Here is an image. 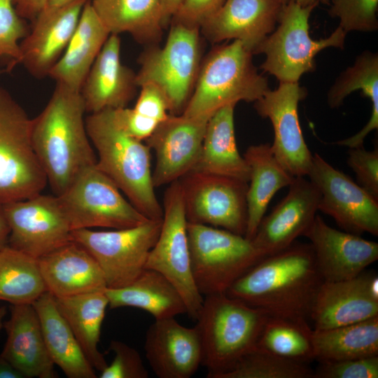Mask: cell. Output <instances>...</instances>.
Instances as JSON below:
<instances>
[{
  "label": "cell",
  "mask_w": 378,
  "mask_h": 378,
  "mask_svg": "<svg viewBox=\"0 0 378 378\" xmlns=\"http://www.w3.org/2000/svg\"><path fill=\"white\" fill-rule=\"evenodd\" d=\"M378 0H332L329 14L340 20L346 32L373 31L378 28Z\"/></svg>",
  "instance_id": "cell-40"
},
{
  "label": "cell",
  "mask_w": 378,
  "mask_h": 378,
  "mask_svg": "<svg viewBox=\"0 0 378 378\" xmlns=\"http://www.w3.org/2000/svg\"><path fill=\"white\" fill-rule=\"evenodd\" d=\"M25 111L0 88V202L38 195L48 183L31 140Z\"/></svg>",
  "instance_id": "cell-9"
},
{
  "label": "cell",
  "mask_w": 378,
  "mask_h": 378,
  "mask_svg": "<svg viewBox=\"0 0 378 378\" xmlns=\"http://www.w3.org/2000/svg\"><path fill=\"white\" fill-rule=\"evenodd\" d=\"M378 316V276L363 271L342 281H323L311 315L314 330L349 325Z\"/></svg>",
  "instance_id": "cell-18"
},
{
  "label": "cell",
  "mask_w": 378,
  "mask_h": 378,
  "mask_svg": "<svg viewBox=\"0 0 378 378\" xmlns=\"http://www.w3.org/2000/svg\"><path fill=\"white\" fill-rule=\"evenodd\" d=\"M279 83L276 90L270 89L256 100L254 108L272 122L274 139L270 145L280 163L293 176H307L313 155L302 134L298 107L307 92L298 83Z\"/></svg>",
  "instance_id": "cell-16"
},
{
  "label": "cell",
  "mask_w": 378,
  "mask_h": 378,
  "mask_svg": "<svg viewBox=\"0 0 378 378\" xmlns=\"http://www.w3.org/2000/svg\"><path fill=\"white\" fill-rule=\"evenodd\" d=\"M6 307H4V306L1 307H0V331H1V328L4 327L3 320H4V318L6 316Z\"/></svg>",
  "instance_id": "cell-53"
},
{
  "label": "cell",
  "mask_w": 378,
  "mask_h": 378,
  "mask_svg": "<svg viewBox=\"0 0 378 378\" xmlns=\"http://www.w3.org/2000/svg\"><path fill=\"white\" fill-rule=\"evenodd\" d=\"M85 121L97 152V167L144 216L162 219L163 209L155 192L150 148L126 134L115 122L111 109L90 113Z\"/></svg>",
  "instance_id": "cell-3"
},
{
  "label": "cell",
  "mask_w": 378,
  "mask_h": 378,
  "mask_svg": "<svg viewBox=\"0 0 378 378\" xmlns=\"http://www.w3.org/2000/svg\"><path fill=\"white\" fill-rule=\"evenodd\" d=\"M282 4L286 5L289 0H279Z\"/></svg>",
  "instance_id": "cell-54"
},
{
  "label": "cell",
  "mask_w": 378,
  "mask_h": 378,
  "mask_svg": "<svg viewBox=\"0 0 378 378\" xmlns=\"http://www.w3.org/2000/svg\"><path fill=\"white\" fill-rule=\"evenodd\" d=\"M225 0H183L172 20L183 24L200 27L213 15Z\"/></svg>",
  "instance_id": "cell-46"
},
{
  "label": "cell",
  "mask_w": 378,
  "mask_h": 378,
  "mask_svg": "<svg viewBox=\"0 0 378 378\" xmlns=\"http://www.w3.org/2000/svg\"><path fill=\"white\" fill-rule=\"evenodd\" d=\"M48 0H13L17 13L32 22L46 8Z\"/></svg>",
  "instance_id": "cell-47"
},
{
  "label": "cell",
  "mask_w": 378,
  "mask_h": 378,
  "mask_svg": "<svg viewBox=\"0 0 378 378\" xmlns=\"http://www.w3.org/2000/svg\"><path fill=\"white\" fill-rule=\"evenodd\" d=\"M25 20L16 12L13 0H0V62L11 71L20 64V40L29 33Z\"/></svg>",
  "instance_id": "cell-39"
},
{
  "label": "cell",
  "mask_w": 378,
  "mask_h": 378,
  "mask_svg": "<svg viewBox=\"0 0 378 378\" xmlns=\"http://www.w3.org/2000/svg\"><path fill=\"white\" fill-rule=\"evenodd\" d=\"M357 90L363 91L372 102L371 116L368 122L352 136L336 144L349 148L363 146L367 135L378 128V55L365 51L358 56L354 64L338 77L328 94V103L331 108L341 106L344 99Z\"/></svg>",
  "instance_id": "cell-35"
},
{
  "label": "cell",
  "mask_w": 378,
  "mask_h": 378,
  "mask_svg": "<svg viewBox=\"0 0 378 378\" xmlns=\"http://www.w3.org/2000/svg\"><path fill=\"white\" fill-rule=\"evenodd\" d=\"M346 162L354 172L357 183L378 200V148H350Z\"/></svg>",
  "instance_id": "cell-43"
},
{
  "label": "cell",
  "mask_w": 378,
  "mask_h": 378,
  "mask_svg": "<svg viewBox=\"0 0 378 378\" xmlns=\"http://www.w3.org/2000/svg\"><path fill=\"white\" fill-rule=\"evenodd\" d=\"M110 34H130L138 43L157 45L167 24L160 0H90Z\"/></svg>",
  "instance_id": "cell-32"
},
{
  "label": "cell",
  "mask_w": 378,
  "mask_h": 378,
  "mask_svg": "<svg viewBox=\"0 0 378 378\" xmlns=\"http://www.w3.org/2000/svg\"><path fill=\"white\" fill-rule=\"evenodd\" d=\"M269 316L226 293L206 295L195 326L207 377L217 378L253 350Z\"/></svg>",
  "instance_id": "cell-4"
},
{
  "label": "cell",
  "mask_w": 378,
  "mask_h": 378,
  "mask_svg": "<svg viewBox=\"0 0 378 378\" xmlns=\"http://www.w3.org/2000/svg\"><path fill=\"white\" fill-rule=\"evenodd\" d=\"M88 0H74L58 8H46L20 43L21 62L37 78L48 76L77 27Z\"/></svg>",
  "instance_id": "cell-21"
},
{
  "label": "cell",
  "mask_w": 378,
  "mask_h": 378,
  "mask_svg": "<svg viewBox=\"0 0 378 378\" xmlns=\"http://www.w3.org/2000/svg\"><path fill=\"white\" fill-rule=\"evenodd\" d=\"M307 363L285 358L255 346L217 378H313Z\"/></svg>",
  "instance_id": "cell-38"
},
{
  "label": "cell",
  "mask_w": 378,
  "mask_h": 378,
  "mask_svg": "<svg viewBox=\"0 0 378 378\" xmlns=\"http://www.w3.org/2000/svg\"><path fill=\"white\" fill-rule=\"evenodd\" d=\"M80 92L56 83L47 105L31 122L34 152L55 195H62L85 168L96 164Z\"/></svg>",
  "instance_id": "cell-2"
},
{
  "label": "cell",
  "mask_w": 378,
  "mask_h": 378,
  "mask_svg": "<svg viewBox=\"0 0 378 378\" xmlns=\"http://www.w3.org/2000/svg\"><path fill=\"white\" fill-rule=\"evenodd\" d=\"M73 1L74 0H48L47 6L46 8H58Z\"/></svg>",
  "instance_id": "cell-51"
},
{
  "label": "cell",
  "mask_w": 378,
  "mask_h": 378,
  "mask_svg": "<svg viewBox=\"0 0 378 378\" xmlns=\"http://www.w3.org/2000/svg\"><path fill=\"white\" fill-rule=\"evenodd\" d=\"M110 34L90 0H88L71 41L48 76L56 83L80 92L95 59Z\"/></svg>",
  "instance_id": "cell-27"
},
{
  "label": "cell",
  "mask_w": 378,
  "mask_h": 378,
  "mask_svg": "<svg viewBox=\"0 0 378 378\" xmlns=\"http://www.w3.org/2000/svg\"><path fill=\"white\" fill-rule=\"evenodd\" d=\"M178 181L188 222L245 235L248 183L197 172H190Z\"/></svg>",
  "instance_id": "cell-13"
},
{
  "label": "cell",
  "mask_w": 378,
  "mask_h": 378,
  "mask_svg": "<svg viewBox=\"0 0 378 378\" xmlns=\"http://www.w3.org/2000/svg\"><path fill=\"white\" fill-rule=\"evenodd\" d=\"M319 195L318 210L344 231L378 235V200L315 153L307 176Z\"/></svg>",
  "instance_id": "cell-15"
},
{
  "label": "cell",
  "mask_w": 378,
  "mask_h": 378,
  "mask_svg": "<svg viewBox=\"0 0 378 378\" xmlns=\"http://www.w3.org/2000/svg\"><path fill=\"white\" fill-rule=\"evenodd\" d=\"M323 281L353 278L378 259V244L329 226L316 215L304 233Z\"/></svg>",
  "instance_id": "cell-19"
},
{
  "label": "cell",
  "mask_w": 378,
  "mask_h": 378,
  "mask_svg": "<svg viewBox=\"0 0 378 378\" xmlns=\"http://www.w3.org/2000/svg\"><path fill=\"white\" fill-rule=\"evenodd\" d=\"M4 327L7 339L1 355L24 378L57 377L32 304H12Z\"/></svg>",
  "instance_id": "cell-26"
},
{
  "label": "cell",
  "mask_w": 378,
  "mask_h": 378,
  "mask_svg": "<svg viewBox=\"0 0 378 378\" xmlns=\"http://www.w3.org/2000/svg\"><path fill=\"white\" fill-rule=\"evenodd\" d=\"M242 42L217 46L202 62L191 97L182 113L211 118L218 109L240 101L255 102L270 90Z\"/></svg>",
  "instance_id": "cell-5"
},
{
  "label": "cell",
  "mask_w": 378,
  "mask_h": 378,
  "mask_svg": "<svg viewBox=\"0 0 378 378\" xmlns=\"http://www.w3.org/2000/svg\"><path fill=\"white\" fill-rule=\"evenodd\" d=\"M136 74L120 61V39L111 34L80 90L89 114L126 107L136 94Z\"/></svg>",
  "instance_id": "cell-24"
},
{
  "label": "cell",
  "mask_w": 378,
  "mask_h": 378,
  "mask_svg": "<svg viewBox=\"0 0 378 378\" xmlns=\"http://www.w3.org/2000/svg\"><path fill=\"white\" fill-rule=\"evenodd\" d=\"M32 304L53 363L69 378H96L94 368L57 309L55 297L46 291Z\"/></svg>",
  "instance_id": "cell-30"
},
{
  "label": "cell",
  "mask_w": 378,
  "mask_h": 378,
  "mask_svg": "<svg viewBox=\"0 0 378 378\" xmlns=\"http://www.w3.org/2000/svg\"><path fill=\"white\" fill-rule=\"evenodd\" d=\"M0 378H24L6 359L0 354Z\"/></svg>",
  "instance_id": "cell-49"
},
{
  "label": "cell",
  "mask_w": 378,
  "mask_h": 378,
  "mask_svg": "<svg viewBox=\"0 0 378 378\" xmlns=\"http://www.w3.org/2000/svg\"><path fill=\"white\" fill-rule=\"evenodd\" d=\"M140 88V94L132 108L144 118L161 122L169 114L164 94L155 85L150 83L143 85Z\"/></svg>",
  "instance_id": "cell-44"
},
{
  "label": "cell",
  "mask_w": 378,
  "mask_h": 378,
  "mask_svg": "<svg viewBox=\"0 0 378 378\" xmlns=\"http://www.w3.org/2000/svg\"><path fill=\"white\" fill-rule=\"evenodd\" d=\"M144 349L159 378H190L202 363V346L196 326L188 328L174 317L155 320L148 328Z\"/></svg>",
  "instance_id": "cell-23"
},
{
  "label": "cell",
  "mask_w": 378,
  "mask_h": 378,
  "mask_svg": "<svg viewBox=\"0 0 378 378\" xmlns=\"http://www.w3.org/2000/svg\"><path fill=\"white\" fill-rule=\"evenodd\" d=\"M162 219L148 220L131 227L71 231V239L96 260L108 288L124 287L145 270L148 254L159 236Z\"/></svg>",
  "instance_id": "cell-12"
},
{
  "label": "cell",
  "mask_w": 378,
  "mask_h": 378,
  "mask_svg": "<svg viewBox=\"0 0 378 378\" xmlns=\"http://www.w3.org/2000/svg\"><path fill=\"white\" fill-rule=\"evenodd\" d=\"M236 104L222 107L209 119L199 159L191 172L228 176L248 183L249 167L237 146Z\"/></svg>",
  "instance_id": "cell-28"
},
{
  "label": "cell",
  "mask_w": 378,
  "mask_h": 378,
  "mask_svg": "<svg viewBox=\"0 0 378 378\" xmlns=\"http://www.w3.org/2000/svg\"><path fill=\"white\" fill-rule=\"evenodd\" d=\"M320 363L313 378L378 377V356Z\"/></svg>",
  "instance_id": "cell-42"
},
{
  "label": "cell",
  "mask_w": 378,
  "mask_h": 378,
  "mask_svg": "<svg viewBox=\"0 0 378 378\" xmlns=\"http://www.w3.org/2000/svg\"><path fill=\"white\" fill-rule=\"evenodd\" d=\"M105 293L111 309L135 307L148 312L155 320L187 314L185 302L176 288L151 269H145L127 286L106 288Z\"/></svg>",
  "instance_id": "cell-31"
},
{
  "label": "cell",
  "mask_w": 378,
  "mask_h": 378,
  "mask_svg": "<svg viewBox=\"0 0 378 378\" xmlns=\"http://www.w3.org/2000/svg\"><path fill=\"white\" fill-rule=\"evenodd\" d=\"M323 282L311 244L295 241L263 257L226 294L270 316L307 322Z\"/></svg>",
  "instance_id": "cell-1"
},
{
  "label": "cell",
  "mask_w": 378,
  "mask_h": 378,
  "mask_svg": "<svg viewBox=\"0 0 378 378\" xmlns=\"http://www.w3.org/2000/svg\"><path fill=\"white\" fill-rule=\"evenodd\" d=\"M284 6L279 0H225L200 30L212 43L239 40L254 54L274 30Z\"/></svg>",
  "instance_id": "cell-22"
},
{
  "label": "cell",
  "mask_w": 378,
  "mask_h": 378,
  "mask_svg": "<svg viewBox=\"0 0 378 378\" xmlns=\"http://www.w3.org/2000/svg\"><path fill=\"white\" fill-rule=\"evenodd\" d=\"M312 330L307 322L270 316L256 346L285 358L308 363L314 360Z\"/></svg>",
  "instance_id": "cell-37"
},
{
  "label": "cell",
  "mask_w": 378,
  "mask_h": 378,
  "mask_svg": "<svg viewBox=\"0 0 378 378\" xmlns=\"http://www.w3.org/2000/svg\"><path fill=\"white\" fill-rule=\"evenodd\" d=\"M286 195L261 220L253 244L265 255L276 253L303 236L318 211L320 195L304 176H296Z\"/></svg>",
  "instance_id": "cell-20"
},
{
  "label": "cell",
  "mask_w": 378,
  "mask_h": 378,
  "mask_svg": "<svg viewBox=\"0 0 378 378\" xmlns=\"http://www.w3.org/2000/svg\"><path fill=\"white\" fill-rule=\"evenodd\" d=\"M57 196L72 230L96 227L122 229L150 220L125 198L96 164L83 169Z\"/></svg>",
  "instance_id": "cell-11"
},
{
  "label": "cell",
  "mask_w": 378,
  "mask_h": 378,
  "mask_svg": "<svg viewBox=\"0 0 378 378\" xmlns=\"http://www.w3.org/2000/svg\"><path fill=\"white\" fill-rule=\"evenodd\" d=\"M298 4L302 6H307L313 4H317L320 1H327L328 0H295Z\"/></svg>",
  "instance_id": "cell-52"
},
{
  "label": "cell",
  "mask_w": 378,
  "mask_h": 378,
  "mask_svg": "<svg viewBox=\"0 0 378 378\" xmlns=\"http://www.w3.org/2000/svg\"><path fill=\"white\" fill-rule=\"evenodd\" d=\"M209 118L169 114L145 140L155 154V188L169 185L193 169Z\"/></svg>",
  "instance_id": "cell-17"
},
{
  "label": "cell",
  "mask_w": 378,
  "mask_h": 378,
  "mask_svg": "<svg viewBox=\"0 0 378 378\" xmlns=\"http://www.w3.org/2000/svg\"><path fill=\"white\" fill-rule=\"evenodd\" d=\"M243 156L250 171L246 192L248 218L244 237L251 240L274 195L288 186L295 176L280 163L270 144L251 145Z\"/></svg>",
  "instance_id": "cell-29"
},
{
  "label": "cell",
  "mask_w": 378,
  "mask_h": 378,
  "mask_svg": "<svg viewBox=\"0 0 378 378\" xmlns=\"http://www.w3.org/2000/svg\"><path fill=\"white\" fill-rule=\"evenodd\" d=\"M108 349L114 353V358L101 371L100 378L148 377V372L135 349L118 340H111Z\"/></svg>",
  "instance_id": "cell-41"
},
{
  "label": "cell",
  "mask_w": 378,
  "mask_h": 378,
  "mask_svg": "<svg viewBox=\"0 0 378 378\" xmlns=\"http://www.w3.org/2000/svg\"><path fill=\"white\" fill-rule=\"evenodd\" d=\"M162 225L157 241L150 250L145 269L164 276L178 290L187 314L197 319L204 298L195 283L182 190L179 181L170 183L163 199Z\"/></svg>",
  "instance_id": "cell-10"
},
{
  "label": "cell",
  "mask_w": 378,
  "mask_h": 378,
  "mask_svg": "<svg viewBox=\"0 0 378 378\" xmlns=\"http://www.w3.org/2000/svg\"><path fill=\"white\" fill-rule=\"evenodd\" d=\"M55 298L57 309L87 359L94 369L101 372L108 365L98 349L101 327L108 306L105 290Z\"/></svg>",
  "instance_id": "cell-33"
},
{
  "label": "cell",
  "mask_w": 378,
  "mask_h": 378,
  "mask_svg": "<svg viewBox=\"0 0 378 378\" xmlns=\"http://www.w3.org/2000/svg\"><path fill=\"white\" fill-rule=\"evenodd\" d=\"M46 290L55 298L104 291V274L92 255L71 240L38 258Z\"/></svg>",
  "instance_id": "cell-25"
},
{
  "label": "cell",
  "mask_w": 378,
  "mask_h": 378,
  "mask_svg": "<svg viewBox=\"0 0 378 378\" xmlns=\"http://www.w3.org/2000/svg\"><path fill=\"white\" fill-rule=\"evenodd\" d=\"M192 276L203 296L225 293L265 255L244 236L188 222Z\"/></svg>",
  "instance_id": "cell-7"
},
{
  "label": "cell",
  "mask_w": 378,
  "mask_h": 378,
  "mask_svg": "<svg viewBox=\"0 0 378 378\" xmlns=\"http://www.w3.org/2000/svg\"><path fill=\"white\" fill-rule=\"evenodd\" d=\"M10 228L7 223L2 202H0V251L8 245Z\"/></svg>",
  "instance_id": "cell-50"
},
{
  "label": "cell",
  "mask_w": 378,
  "mask_h": 378,
  "mask_svg": "<svg viewBox=\"0 0 378 378\" xmlns=\"http://www.w3.org/2000/svg\"><path fill=\"white\" fill-rule=\"evenodd\" d=\"M2 204L10 228L9 246L38 259L72 240L59 196L41 192Z\"/></svg>",
  "instance_id": "cell-14"
},
{
  "label": "cell",
  "mask_w": 378,
  "mask_h": 378,
  "mask_svg": "<svg viewBox=\"0 0 378 378\" xmlns=\"http://www.w3.org/2000/svg\"><path fill=\"white\" fill-rule=\"evenodd\" d=\"M201 56L200 28L172 20L164 45H152L140 55L136 84L155 85L166 99L169 113L181 115L193 92Z\"/></svg>",
  "instance_id": "cell-6"
},
{
  "label": "cell",
  "mask_w": 378,
  "mask_h": 378,
  "mask_svg": "<svg viewBox=\"0 0 378 378\" xmlns=\"http://www.w3.org/2000/svg\"><path fill=\"white\" fill-rule=\"evenodd\" d=\"M164 20L167 24L178 11L183 0H160Z\"/></svg>",
  "instance_id": "cell-48"
},
{
  "label": "cell",
  "mask_w": 378,
  "mask_h": 378,
  "mask_svg": "<svg viewBox=\"0 0 378 378\" xmlns=\"http://www.w3.org/2000/svg\"><path fill=\"white\" fill-rule=\"evenodd\" d=\"M46 291L38 259L8 245L0 251V300L33 304Z\"/></svg>",
  "instance_id": "cell-36"
},
{
  "label": "cell",
  "mask_w": 378,
  "mask_h": 378,
  "mask_svg": "<svg viewBox=\"0 0 378 378\" xmlns=\"http://www.w3.org/2000/svg\"><path fill=\"white\" fill-rule=\"evenodd\" d=\"M314 359L320 363L378 356V316L355 323L312 330Z\"/></svg>",
  "instance_id": "cell-34"
},
{
  "label": "cell",
  "mask_w": 378,
  "mask_h": 378,
  "mask_svg": "<svg viewBox=\"0 0 378 378\" xmlns=\"http://www.w3.org/2000/svg\"><path fill=\"white\" fill-rule=\"evenodd\" d=\"M111 111L117 125L129 136L140 141L148 139L159 124L143 117L133 108L124 107Z\"/></svg>",
  "instance_id": "cell-45"
},
{
  "label": "cell",
  "mask_w": 378,
  "mask_h": 378,
  "mask_svg": "<svg viewBox=\"0 0 378 378\" xmlns=\"http://www.w3.org/2000/svg\"><path fill=\"white\" fill-rule=\"evenodd\" d=\"M316 6H302L295 0H289L282 9L279 26L254 52L265 55L260 68L279 82L298 83L302 74L314 71V58L321 50L344 47L346 33L340 26L326 38L310 37L309 18Z\"/></svg>",
  "instance_id": "cell-8"
}]
</instances>
